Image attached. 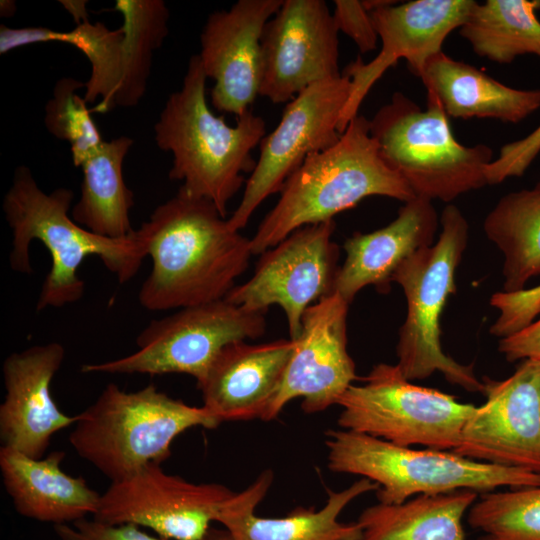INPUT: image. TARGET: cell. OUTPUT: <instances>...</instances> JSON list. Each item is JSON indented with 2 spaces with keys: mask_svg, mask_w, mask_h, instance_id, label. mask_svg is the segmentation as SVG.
<instances>
[{
  "mask_svg": "<svg viewBox=\"0 0 540 540\" xmlns=\"http://www.w3.org/2000/svg\"><path fill=\"white\" fill-rule=\"evenodd\" d=\"M338 33L325 1L283 0L263 30L259 95L290 102L311 85L341 76Z\"/></svg>",
  "mask_w": 540,
  "mask_h": 540,
  "instance_id": "2e32d148",
  "label": "cell"
},
{
  "mask_svg": "<svg viewBox=\"0 0 540 540\" xmlns=\"http://www.w3.org/2000/svg\"><path fill=\"white\" fill-rule=\"evenodd\" d=\"M369 121L382 158L416 197L449 203L488 185L486 168L493 150L485 144L459 143L433 98L427 97L422 109L397 91Z\"/></svg>",
  "mask_w": 540,
  "mask_h": 540,
  "instance_id": "ba28073f",
  "label": "cell"
},
{
  "mask_svg": "<svg viewBox=\"0 0 540 540\" xmlns=\"http://www.w3.org/2000/svg\"><path fill=\"white\" fill-rule=\"evenodd\" d=\"M341 429L399 446L453 451L475 411L448 393L417 385L396 364L379 363L341 396Z\"/></svg>",
  "mask_w": 540,
  "mask_h": 540,
  "instance_id": "9c48e42d",
  "label": "cell"
},
{
  "mask_svg": "<svg viewBox=\"0 0 540 540\" xmlns=\"http://www.w3.org/2000/svg\"><path fill=\"white\" fill-rule=\"evenodd\" d=\"M219 483H193L151 463L111 482L92 517L108 525L149 528L166 540H204L234 495Z\"/></svg>",
  "mask_w": 540,
  "mask_h": 540,
  "instance_id": "4fadbf2b",
  "label": "cell"
},
{
  "mask_svg": "<svg viewBox=\"0 0 540 540\" xmlns=\"http://www.w3.org/2000/svg\"><path fill=\"white\" fill-rule=\"evenodd\" d=\"M279 193L250 238L253 255H261L301 227L333 220L367 197L403 203L416 197L384 161L370 134L369 119L359 114L334 145L308 156Z\"/></svg>",
  "mask_w": 540,
  "mask_h": 540,
  "instance_id": "277c9868",
  "label": "cell"
},
{
  "mask_svg": "<svg viewBox=\"0 0 540 540\" xmlns=\"http://www.w3.org/2000/svg\"><path fill=\"white\" fill-rule=\"evenodd\" d=\"M470 489L377 503L357 519L360 540H466L463 517L479 497Z\"/></svg>",
  "mask_w": 540,
  "mask_h": 540,
  "instance_id": "d4e9b609",
  "label": "cell"
},
{
  "mask_svg": "<svg viewBox=\"0 0 540 540\" xmlns=\"http://www.w3.org/2000/svg\"><path fill=\"white\" fill-rule=\"evenodd\" d=\"M498 351L508 362L540 360V315L519 332L500 339Z\"/></svg>",
  "mask_w": 540,
  "mask_h": 540,
  "instance_id": "8d00e7d4",
  "label": "cell"
},
{
  "mask_svg": "<svg viewBox=\"0 0 540 540\" xmlns=\"http://www.w3.org/2000/svg\"><path fill=\"white\" fill-rule=\"evenodd\" d=\"M295 348L292 339L226 345L197 384L203 405L220 423L263 418Z\"/></svg>",
  "mask_w": 540,
  "mask_h": 540,
  "instance_id": "ffe728a7",
  "label": "cell"
},
{
  "mask_svg": "<svg viewBox=\"0 0 540 540\" xmlns=\"http://www.w3.org/2000/svg\"><path fill=\"white\" fill-rule=\"evenodd\" d=\"M483 230L503 256V292L526 289L540 275V180L502 196L486 215Z\"/></svg>",
  "mask_w": 540,
  "mask_h": 540,
  "instance_id": "4316f807",
  "label": "cell"
},
{
  "mask_svg": "<svg viewBox=\"0 0 540 540\" xmlns=\"http://www.w3.org/2000/svg\"><path fill=\"white\" fill-rule=\"evenodd\" d=\"M16 5L14 1L2 0L0 5L1 16L9 17L15 13Z\"/></svg>",
  "mask_w": 540,
  "mask_h": 540,
  "instance_id": "f35d334b",
  "label": "cell"
},
{
  "mask_svg": "<svg viewBox=\"0 0 540 540\" xmlns=\"http://www.w3.org/2000/svg\"><path fill=\"white\" fill-rule=\"evenodd\" d=\"M475 2L362 1L381 40V49L370 62L364 63L361 57H358L346 69V75L351 80V89L340 116L339 132L342 133L358 115L360 105L370 89L399 59H404L410 71L419 77L426 62L442 52L447 37L465 23Z\"/></svg>",
  "mask_w": 540,
  "mask_h": 540,
  "instance_id": "5bb4252c",
  "label": "cell"
},
{
  "mask_svg": "<svg viewBox=\"0 0 540 540\" xmlns=\"http://www.w3.org/2000/svg\"><path fill=\"white\" fill-rule=\"evenodd\" d=\"M60 3L73 16L76 25L88 20L86 1H60Z\"/></svg>",
  "mask_w": 540,
  "mask_h": 540,
  "instance_id": "74e56055",
  "label": "cell"
},
{
  "mask_svg": "<svg viewBox=\"0 0 540 540\" xmlns=\"http://www.w3.org/2000/svg\"><path fill=\"white\" fill-rule=\"evenodd\" d=\"M350 89V77L344 74L311 85L287 103L276 128L259 144L241 201L228 218L233 230L244 228L260 204L280 192L308 156L339 140L340 116Z\"/></svg>",
  "mask_w": 540,
  "mask_h": 540,
  "instance_id": "8fae6325",
  "label": "cell"
},
{
  "mask_svg": "<svg viewBox=\"0 0 540 540\" xmlns=\"http://www.w3.org/2000/svg\"><path fill=\"white\" fill-rule=\"evenodd\" d=\"M219 424L204 406L188 405L154 384L128 392L109 383L77 415L69 442L79 457L115 482L151 463L161 464L186 430Z\"/></svg>",
  "mask_w": 540,
  "mask_h": 540,
  "instance_id": "5b68a950",
  "label": "cell"
},
{
  "mask_svg": "<svg viewBox=\"0 0 540 540\" xmlns=\"http://www.w3.org/2000/svg\"><path fill=\"white\" fill-rule=\"evenodd\" d=\"M467 523L477 540H540V485L480 494Z\"/></svg>",
  "mask_w": 540,
  "mask_h": 540,
  "instance_id": "4dcf8cb0",
  "label": "cell"
},
{
  "mask_svg": "<svg viewBox=\"0 0 540 540\" xmlns=\"http://www.w3.org/2000/svg\"><path fill=\"white\" fill-rule=\"evenodd\" d=\"M325 435L328 468L376 483V497L383 504L460 489L482 494L500 487L540 485V474L476 461L453 451L399 446L341 428Z\"/></svg>",
  "mask_w": 540,
  "mask_h": 540,
  "instance_id": "8992f818",
  "label": "cell"
},
{
  "mask_svg": "<svg viewBox=\"0 0 540 540\" xmlns=\"http://www.w3.org/2000/svg\"><path fill=\"white\" fill-rule=\"evenodd\" d=\"M73 198V191L65 187L44 192L24 165L16 168L3 198V212L12 232L11 269L23 274L32 272L33 240L40 241L51 256L37 311L63 307L83 297L85 283L78 270L88 256L100 258L120 283L132 279L146 257L135 230L128 237L112 239L77 224L69 215Z\"/></svg>",
  "mask_w": 540,
  "mask_h": 540,
  "instance_id": "7a4b0ae2",
  "label": "cell"
},
{
  "mask_svg": "<svg viewBox=\"0 0 540 540\" xmlns=\"http://www.w3.org/2000/svg\"><path fill=\"white\" fill-rule=\"evenodd\" d=\"M490 305L498 311L490 334L499 339L509 337L540 315V284L514 293L496 292L490 298Z\"/></svg>",
  "mask_w": 540,
  "mask_h": 540,
  "instance_id": "d6a6232c",
  "label": "cell"
},
{
  "mask_svg": "<svg viewBox=\"0 0 540 540\" xmlns=\"http://www.w3.org/2000/svg\"><path fill=\"white\" fill-rule=\"evenodd\" d=\"M334 231V220L295 230L263 252L253 275L225 299L255 312L278 305L285 314L290 339H296L306 310L334 293L339 269Z\"/></svg>",
  "mask_w": 540,
  "mask_h": 540,
  "instance_id": "7c38bea8",
  "label": "cell"
},
{
  "mask_svg": "<svg viewBox=\"0 0 540 540\" xmlns=\"http://www.w3.org/2000/svg\"><path fill=\"white\" fill-rule=\"evenodd\" d=\"M349 305L332 293L306 310L293 354L263 421L275 419L297 398L302 399L301 408L307 414L324 411L337 405L358 379L347 350Z\"/></svg>",
  "mask_w": 540,
  "mask_h": 540,
  "instance_id": "e0dca14e",
  "label": "cell"
},
{
  "mask_svg": "<svg viewBox=\"0 0 540 540\" xmlns=\"http://www.w3.org/2000/svg\"><path fill=\"white\" fill-rule=\"evenodd\" d=\"M51 42L72 45L88 59L91 73L83 97L87 103L99 100L92 112L105 113L115 108L122 79L123 28L111 30L102 22L87 20L71 31L53 30Z\"/></svg>",
  "mask_w": 540,
  "mask_h": 540,
  "instance_id": "f546056e",
  "label": "cell"
},
{
  "mask_svg": "<svg viewBox=\"0 0 540 540\" xmlns=\"http://www.w3.org/2000/svg\"><path fill=\"white\" fill-rule=\"evenodd\" d=\"M476 406L453 452L489 464L540 474V360H522L509 377L484 376Z\"/></svg>",
  "mask_w": 540,
  "mask_h": 540,
  "instance_id": "9a60e30c",
  "label": "cell"
},
{
  "mask_svg": "<svg viewBox=\"0 0 540 540\" xmlns=\"http://www.w3.org/2000/svg\"><path fill=\"white\" fill-rule=\"evenodd\" d=\"M540 0L475 2L459 34L475 54L499 64L526 54L540 58Z\"/></svg>",
  "mask_w": 540,
  "mask_h": 540,
  "instance_id": "83f0119b",
  "label": "cell"
},
{
  "mask_svg": "<svg viewBox=\"0 0 540 540\" xmlns=\"http://www.w3.org/2000/svg\"><path fill=\"white\" fill-rule=\"evenodd\" d=\"M439 225L432 201L414 197L385 227L354 233L343 245L346 257L338 269L334 293L350 304L367 286L389 292L396 269L409 256L434 243Z\"/></svg>",
  "mask_w": 540,
  "mask_h": 540,
  "instance_id": "7402d4cb",
  "label": "cell"
},
{
  "mask_svg": "<svg viewBox=\"0 0 540 540\" xmlns=\"http://www.w3.org/2000/svg\"><path fill=\"white\" fill-rule=\"evenodd\" d=\"M85 82L72 77L60 78L45 105L44 125L57 139L70 144L74 166L81 164L95 152L104 139L88 109L84 97L78 91Z\"/></svg>",
  "mask_w": 540,
  "mask_h": 540,
  "instance_id": "1f68e13d",
  "label": "cell"
},
{
  "mask_svg": "<svg viewBox=\"0 0 540 540\" xmlns=\"http://www.w3.org/2000/svg\"><path fill=\"white\" fill-rule=\"evenodd\" d=\"M283 0H239L211 13L200 35L198 54L207 79L214 82V108L238 117L259 95L261 38Z\"/></svg>",
  "mask_w": 540,
  "mask_h": 540,
  "instance_id": "ac0fdd59",
  "label": "cell"
},
{
  "mask_svg": "<svg viewBox=\"0 0 540 540\" xmlns=\"http://www.w3.org/2000/svg\"><path fill=\"white\" fill-rule=\"evenodd\" d=\"M64 358L65 349L59 342L34 345L5 358L1 447L42 458L53 435L75 424L77 415L62 412L51 394L52 380Z\"/></svg>",
  "mask_w": 540,
  "mask_h": 540,
  "instance_id": "d6986e66",
  "label": "cell"
},
{
  "mask_svg": "<svg viewBox=\"0 0 540 540\" xmlns=\"http://www.w3.org/2000/svg\"><path fill=\"white\" fill-rule=\"evenodd\" d=\"M135 233L152 260L138 292L149 311L225 299L253 255L251 240L233 230L211 201L180 189Z\"/></svg>",
  "mask_w": 540,
  "mask_h": 540,
  "instance_id": "6da1fadb",
  "label": "cell"
},
{
  "mask_svg": "<svg viewBox=\"0 0 540 540\" xmlns=\"http://www.w3.org/2000/svg\"><path fill=\"white\" fill-rule=\"evenodd\" d=\"M63 451L32 458L0 447V472L4 488L18 514L54 526L94 516L101 494L82 477L63 471Z\"/></svg>",
  "mask_w": 540,
  "mask_h": 540,
  "instance_id": "603a6c76",
  "label": "cell"
},
{
  "mask_svg": "<svg viewBox=\"0 0 540 540\" xmlns=\"http://www.w3.org/2000/svg\"><path fill=\"white\" fill-rule=\"evenodd\" d=\"M133 143L127 136L104 140L80 166L81 192L71 209V217L97 235L120 239L135 230L129 216L134 194L123 175L124 160Z\"/></svg>",
  "mask_w": 540,
  "mask_h": 540,
  "instance_id": "484cf974",
  "label": "cell"
},
{
  "mask_svg": "<svg viewBox=\"0 0 540 540\" xmlns=\"http://www.w3.org/2000/svg\"><path fill=\"white\" fill-rule=\"evenodd\" d=\"M266 312H255L226 299L188 306L151 321L137 336L133 353L84 364L83 373L187 374L197 384L228 344L257 339L266 328Z\"/></svg>",
  "mask_w": 540,
  "mask_h": 540,
  "instance_id": "30bf717a",
  "label": "cell"
},
{
  "mask_svg": "<svg viewBox=\"0 0 540 540\" xmlns=\"http://www.w3.org/2000/svg\"><path fill=\"white\" fill-rule=\"evenodd\" d=\"M419 78L427 97L433 98L448 118L516 124L540 108V89L509 87L443 51L426 62Z\"/></svg>",
  "mask_w": 540,
  "mask_h": 540,
  "instance_id": "cb8c5ba5",
  "label": "cell"
},
{
  "mask_svg": "<svg viewBox=\"0 0 540 540\" xmlns=\"http://www.w3.org/2000/svg\"><path fill=\"white\" fill-rule=\"evenodd\" d=\"M206 80L198 54L193 55L181 88L170 94L154 125L155 142L172 154L168 176L182 182L179 189L211 201L226 217L228 202L246 183L243 172L255 167L252 150L266 125L249 109L229 126L210 110Z\"/></svg>",
  "mask_w": 540,
  "mask_h": 540,
  "instance_id": "3957f363",
  "label": "cell"
},
{
  "mask_svg": "<svg viewBox=\"0 0 540 540\" xmlns=\"http://www.w3.org/2000/svg\"><path fill=\"white\" fill-rule=\"evenodd\" d=\"M124 31L122 79L115 107H134L146 92L153 53L168 35L169 10L163 0H117Z\"/></svg>",
  "mask_w": 540,
  "mask_h": 540,
  "instance_id": "f1b7e54d",
  "label": "cell"
},
{
  "mask_svg": "<svg viewBox=\"0 0 540 540\" xmlns=\"http://www.w3.org/2000/svg\"><path fill=\"white\" fill-rule=\"evenodd\" d=\"M334 6L332 15L338 32L351 38L360 53L375 50L379 37L362 1L335 0Z\"/></svg>",
  "mask_w": 540,
  "mask_h": 540,
  "instance_id": "d590c367",
  "label": "cell"
},
{
  "mask_svg": "<svg viewBox=\"0 0 540 540\" xmlns=\"http://www.w3.org/2000/svg\"><path fill=\"white\" fill-rule=\"evenodd\" d=\"M540 153V125L527 136L509 142L500 148L486 168L488 185L502 183L511 177H520Z\"/></svg>",
  "mask_w": 540,
  "mask_h": 540,
  "instance_id": "e575fe53",
  "label": "cell"
},
{
  "mask_svg": "<svg viewBox=\"0 0 540 540\" xmlns=\"http://www.w3.org/2000/svg\"><path fill=\"white\" fill-rule=\"evenodd\" d=\"M60 540H166L154 537L132 524L108 525L95 519H81L54 526ZM204 540H230L226 530H210Z\"/></svg>",
  "mask_w": 540,
  "mask_h": 540,
  "instance_id": "836d02e7",
  "label": "cell"
},
{
  "mask_svg": "<svg viewBox=\"0 0 540 540\" xmlns=\"http://www.w3.org/2000/svg\"><path fill=\"white\" fill-rule=\"evenodd\" d=\"M273 478L271 470H264L225 503L217 522L224 526L230 540H360L358 523H343L339 516L357 497L377 491L376 483L360 478L341 491H329L326 503L318 510L297 507L284 517H260L255 510Z\"/></svg>",
  "mask_w": 540,
  "mask_h": 540,
  "instance_id": "44dd1931",
  "label": "cell"
},
{
  "mask_svg": "<svg viewBox=\"0 0 540 540\" xmlns=\"http://www.w3.org/2000/svg\"><path fill=\"white\" fill-rule=\"evenodd\" d=\"M440 227L438 240L405 259L392 276L407 304L398 332L396 365L410 381L439 372L450 384L483 394L473 364L457 362L441 345L440 319L449 296L456 292L455 276L467 247L469 225L457 206L447 204Z\"/></svg>",
  "mask_w": 540,
  "mask_h": 540,
  "instance_id": "52a82bcc",
  "label": "cell"
}]
</instances>
